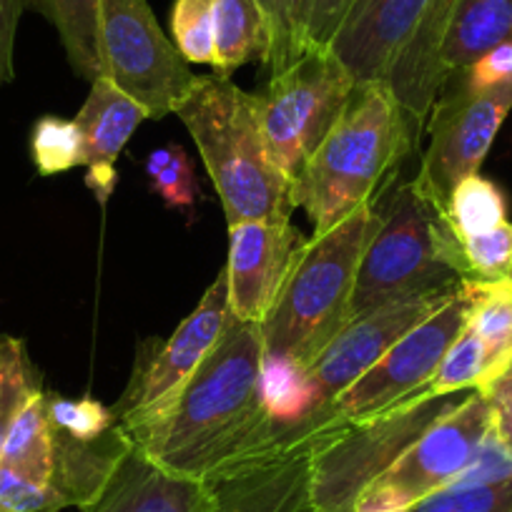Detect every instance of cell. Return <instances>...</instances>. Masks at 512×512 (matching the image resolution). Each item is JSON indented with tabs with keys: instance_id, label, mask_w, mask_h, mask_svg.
I'll return each instance as SVG.
<instances>
[{
	"instance_id": "cell-24",
	"label": "cell",
	"mask_w": 512,
	"mask_h": 512,
	"mask_svg": "<svg viewBox=\"0 0 512 512\" xmlns=\"http://www.w3.org/2000/svg\"><path fill=\"white\" fill-rule=\"evenodd\" d=\"M0 465L43 485H51L53 435L46 412V392H38L13 420L0 452Z\"/></svg>"
},
{
	"instance_id": "cell-20",
	"label": "cell",
	"mask_w": 512,
	"mask_h": 512,
	"mask_svg": "<svg viewBox=\"0 0 512 512\" xmlns=\"http://www.w3.org/2000/svg\"><path fill=\"white\" fill-rule=\"evenodd\" d=\"M146 118L149 113L144 111V106L126 96L116 83L108 81L106 76L96 78L86 103L73 118L83 134L86 166L116 164L123 146Z\"/></svg>"
},
{
	"instance_id": "cell-13",
	"label": "cell",
	"mask_w": 512,
	"mask_h": 512,
	"mask_svg": "<svg viewBox=\"0 0 512 512\" xmlns=\"http://www.w3.org/2000/svg\"><path fill=\"white\" fill-rule=\"evenodd\" d=\"M229 317V282L226 272H221L206 289L199 307L176 327L166 342L146 339L139 347L126 390L111 407L123 427L156 415L179 395L181 387L219 342Z\"/></svg>"
},
{
	"instance_id": "cell-8",
	"label": "cell",
	"mask_w": 512,
	"mask_h": 512,
	"mask_svg": "<svg viewBox=\"0 0 512 512\" xmlns=\"http://www.w3.org/2000/svg\"><path fill=\"white\" fill-rule=\"evenodd\" d=\"M490 432V397L472 390L364 487L354 502V512H405L445 490L475 462Z\"/></svg>"
},
{
	"instance_id": "cell-25",
	"label": "cell",
	"mask_w": 512,
	"mask_h": 512,
	"mask_svg": "<svg viewBox=\"0 0 512 512\" xmlns=\"http://www.w3.org/2000/svg\"><path fill=\"white\" fill-rule=\"evenodd\" d=\"M500 379L490 352L482 339L465 327L460 337L447 349L445 359L437 367L435 377L417 390V400H437V397L460 395V392H487Z\"/></svg>"
},
{
	"instance_id": "cell-34",
	"label": "cell",
	"mask_w": 512,
	"mask_h": 512,
	"mask_svg": "<svg viewBox=\"0 0 512 512\" xmlns=\"http://www.w3.org/2000/svg\"><path fill=\"white\" fill-rule=\"evenodd\" d=\"M46 412L48 422L56 430L68 432L81 440H91V437L103 435L111 430L118 422L113 410L101 405L93 397H81V400H66V397L56 395V392H46Z\"/></svg>"
},
{
	"instance_id": "cell-4",
	"label": "cell",
	"mask_w": 512,
	"mask_h": 512,
	"mask_svg": "<svg viewBox=\"0 0 512 512\" xmlns=\"http://www.w3.org/2000/svg\"><path fill=\"white\" fill-rule=\"evenodd\" d=\"M377 226V201H369L327 234L304 241L277 302L259 324L264 352L312 367L349 324L357 269Z\"/></svg>"
},
{
	"instance_id": "cell-12",
	"label": "cell",
	"mask_w": 512,
	"mask_h": 512,
	"mask_svg": "<svg viewBox=\"0 0 512 512\" xmlns=\"http://www.w3.org/2000/svg\"><path fill=\"white\" fill-rule=\"evenodd\" d=\"M430 111V146L415 184L445 211L447 196L465 176L480 174L497 131L512 111V83L472 88L452 73Z\"/></svg>"
},
{
	"instance_id": "cell-1",
	"label": "cell",
	"mask_w": 512,
	"mask_h": 512,
	"mask_svg": "<svg viewBox=\"0 0 512 512\" xmlns=\"http://www.w3.org/2000/svg\"><path fill=\"white\" fill-rule=\"evenodd\" d=\"M262 327L234 314L179 395L128 425L136 450L174 475L206 480L231 457L287 432L269 420L259 390Z\"/></svg>"
},
{
	"instance_id": "cell-21",
	"label": "cell",
	"mask_w": 512,
	"mask_h": 512,
	"mask_svg": "<svg viewBox=\"0 0 512 512\" xmlns=\"http://www.w3.org/2000/svg\"><path fill=\"white\" fill-rule=\"evenodd\" d=\"M510 41L512 0H460L437 58L442 86L452 73L467 68L482 53Z\"/></svg>"
},
{
	"instance_id": "cell-15",
	"label": "cell",
	"mask_w": 512,
	"mask_h": 512,
	"mask_svg": "<svg viewBox=\"0 0 512 512\" xmlns=\"http://www.w3.org/2000/svg\"><path fill=\"white\" fill-rule=\"evenodd\" d=\"M304 236L292 219L229 224V309L241 322L262 324L292 269Z\"/></svg>"
},
{
	"instance_id": "cell-17",
	"label": "cell",
	"mask_w": 512,
	"mask_h": 512,
	"mask_svg": "<svg viewBox=\"0 0 512 512\" xmlns=\"http://www.w3.org/2000/svg\"><path fill=\"white\" fill-rule=\"evenodd\" d=\"M83 512H211V490L204 480L164 470L134 447Z\"/></svg>"
},
{
	"instance_id": "cell-18",
	"label": "cell",
	"mask_w": 512,
	"mask_h": 512,
	"mask_svg": "<svg viewBox=\"0 0 512 512\" xmlns=\"http://www.w3.org/2000/svg\"><path fill=\"white\" fill-rule=\"evenodd\" d=\"M53 435V475L51 487L56 495L58 510L63 507H91L106 490L108 480L123 457L134 450V440L121 425V420L106 430L103 435L81 440L68 432L56 430L51 425Z\"/></svg>"
},
{
	"instance_id": "cell-37",
	"label": "cell",
	"mask_w": 512,
	"mask_h": 512,
	"mask_svg": "<svg viewBox=\"0 0 512 512\" xmlns=\"http://www.w3.org/2000/svg\"><path fill=\"white\" fill-rule=\"evenodd\" d=\"M304 0H277V16H274L272 56L269 66L272 73L284 71L299 58V26H302Z\"/></svg>"
},
{
	"instance_id": "cell-3",
	"label": "cell",
	"mask_w": 512,
	"mask_h": 512,
	"mask_svg": "<svg viewBox=\"0 0 512 512\" xmlns=\"http://www.w3.org/2000/svg\"><path fill=\"white\" fill-rule=\"evenodd\" d=\"M176 116L189 128L229 224L292 219V184L269 156L259 93L199 76Z\"/></svg>"
},
{
	"instance_id": "cell-27",
	"label": "cell",
	"mask_w": 512,
	"mask_h": 512,
	"mask_svg": "<svg viewBox=\"0 0 512 512\" xmlns=\"http://www.w3.org/2000/svg\"><path fill=\"white\" fill-rule=\"evenodd\" d=\"M467 327L482 339L502 377L512 367V282H475Z\"/></svg>"
},
{
	"instance_id": "cell-43",
	"label": "cell",
	"mask_w": 512,
	"mask_h": 512,
	"mask_svg": "<svg viewBox=\"0 0 512 512\" xmlns=\"http://www.w3.org/2000/svg\"><path fill=\"white\" fill-rule=\"evenodd\" d=\"M500 379H505V382H512V367L510 369H507V372L505 374H502V377Z\"/></svg>"
},
{
	"instance_id": "cell-30",
	"label": "cell",
	"mask_w": 512,
	"mask_h": 512,
	"mask_svg": "<svg viewBox=\"0 0 512 512\" xmlns=\"http://www.w3.org/2000/svg\"><path fill=\"white\" fill-rule=\"evenodd\" d=\"M31 154L33 164L43 176H56L76 169V166H86L81 128L73 118H38L31 136Z\"/></svg>"
},
{
	"instance_id": "cell-16",
	"label": "cell",
	"mask_w": 512,
	"mask_h": 512,
	"mask_svg": "<svg viewBox=\"0 0 512 512\" xmlns=\"http://www.w3.org/2000/svg\"><path fill=\"white\" fill-rule=\"evenodd\" d=\"M430 0H354L327 51L354 83L387 81Z\"/></svg>"
},
{
	"instance_id": "cell-39",
	"label": "cell",
	"mask_w": 512,
	"mask_h": 512,
	"mask_svg": "<svg viewBox=\"0 0 512 512\" xmlns=\"http://www.w3.org/2000/svg\"><path fill=\"white\" fill-rule=\"evenodd\" d=\"M26 0H0V83L13 81V48Z\"/></svg>"
},
{
	"instance_id": "cell-7",
	"label": "cell",
	"mask_w": 512,
	"mask_h": 512,
	"mask_svg": "<svg viewBox=\"0 0 512 512\" xmlns=\"http://www.w3.org/2000/svg\"><path fill=\"white\" fill-rule=\"evenodd\" d=\"M354 88V78L329 51L304 53L292 66L272 73L259 93L262 131L274 166L289 184L327 139Z\"/></svg>"
},
{
	"instance_id": "cell-33",
	"label": "cell",
	"mask_w": 512,
	"mask_h": 512,
	"mask_svg": "<svg viewBox=\"0 0 512 512\" xmlns=\"http://www.w3.org/2000/svg\"><path fill=\"white\" fill-rule=\"evenodd\" d=\"M465 279L472 282H502L512 269V224L492 226L482 234L462 239Z\"/></svg>"
},
{
	"instance_id": "cell-2",
	"label": "cell",
	"mask_w": 512,
	"mask_h": 512,
	"mask_svg": "<svg viewBox=\"0 0 512 512\" xmlns=\"http://www.w3.org/2000/svg\"><path fill=\"white\" fill-rule=\"evenodd\" d=\"M415 128L384 81L359 83L342 116L292 181V204L327 234L374 201V191L415 144Z\"/></svg>"
},
{
	"instance_id": "cell-6",
	"label": "cell",
	"mask_w": 512,
	"mask_h": 512,
	"mask_svg": "<svg viewBox=\"0 0 512 512\" xmlns=\"http://www.w3.org/2000/svg\"><path fill=\"white\" fill-rule=\"evenodd\" d=\"M455 397H407L395 410L357 425L334 420L312 457L317 512H354V502L364 487L382 475L432 422L450 412L460 402Z\"/></svg>"
},
{
	"instance_id": "cell-11",
	"label": "cell",
	"mask_w": 512,
	"mask_h": 512,
	"mask_svg": "<svg viewBox=\"0 0 512 512\" xmlns=\"http://www.w3.org/2000/svg\"><path fill=\"white\" fill-rule=\"evenodd\" d=\"M472 304H475V282L462 279L460 287L437 312L412 327L400 342L392 344L372 369H367L349 390L334 400L332 415L339 422L357 425L395 410L402 400L422 390L435 377L447 349L467 327Z\"/></svg>"
},
{
	"instance_id": "cell-5",
	"label": "cell",
	"mask_w": 512,
	"mask_h": 512,
	"mask_svg": "<svg viewBox=\"0 0 512 512\" xmlns=\"http://www.w3.org/2000/svg\"><path fill=\"white\" fill-rule=\"evenodd\" d=\"M377 209L379 226L359 262L349 322L382 304L465 279L462 241L415 179L392 189Z\"/></svg>"
},
{
	"instance_id": "cell-40",
	"label": "cell",
	"mask_w": 512,
	"mask_h": 512,
	"mask_svg": "<svg viewBox=\"0 0 512 512\" xmlns=\"http://www.w3.org/2000/svg\"><path fill=\"white\" fill-rule=\"evenodd\" d=\"M485 395L492 402V432L512 452V382L497 379Z\"/></svg>"
},
{
	"instance_id": "cell-44",
	"label": "cell",
	"mask_w": 512,
	"mask_h": 512,
	"mask_svg": "<svg viewBox=\"0 0 512 512\" xmlns=\"http://www.w3.org/2000/svg\"><path fill=\"white\" fill-rule=\"evenodd\" d=\"M507 282H512V269H510V274H507Z\"/></svg>"
},
{
	"instance_id": "cell-41",
	"label": "cell",
	"mask_w": 512,
	"mask_h": 512,
	"mask_svg": "<svg viewBox=\"0 0 512 512\" xmlns=\"http://www.w3.org/2000/svg\"><path fill=\"white\" fill-rule=\"evenodd\" d=\"M116 181H118V174H116V166L113 164L88 166L86 184H88V189L98 196V201H101V204H106L108 196L113 194V189H116Z\"/></svg>"
},
{
	"instance_id": "cell-26",
	"label": "cell",
	"mask_w": 512,
	"mask_h": 512,
	"mask_svg": "<svg viewBox=\"0 0 512 512\" xmlns=\"http://www.w3.org/2000/svg\"><path fill=\"white\" fill-rule=\"evenodd\" d=\"M259 390H262V402L269 420L284 430H297L304 420L314 415L307 367L294 359L264 352Z\"/></svg>"
},
{
	"instance_id": "cell-36",
	"label": "cell",
	"mask_w": 512,
	"mask_h": 512,
	"mask_svg": "<svg viewBox=\"0 0 512 512\" xmlns=\"http://www.w3.org/2000/svg\"><path fill=\"white\" fill-rule=\"evenodd\" d=\"M149 179L151 189L164 199L166 206H171V209H191L194 206L196 191H199L196 189L194 166H191L189 154L179 144H174L169 164Z\"/></svg>"
},
{
	"instance_id": "cell-32",
	"label": "cell",
	"mask_w": 512,
	"mask_h": 512,
	"mask_svg": "<svg viewBox=\"0 0 512 512\" xmlns=\"http://www.w3.org/2000/svg\"><path fill=\"white\" fill-rule=\"evenodd\" d=\"M405 512H512V477L480 485H450Z\"/></svg>"
},
{
	"instance_id": "cell-29",
	"label": "cell",
	"mask_w": 512,
	"mask_h": 512,
	"mask_svg": "<svg viewBox=\"0 0 512 512\" xmlns=\"http://www.w3.org/2000/svg\"><path fill=\"white\" fill-rule=\"evenodd\" d=\"M38 392H43L41 372L28 357L26 342L0 337V452L13 420Z\"/></svg>"
},
{
	"instance_id": "cell-19",
	"label": "cell",
	"mask_w": 512,
	"mask_h": 512,
	"mask_svg": "<svg viewBox=\"0 0 512 512\" xmlns=\"http://www.w3.org/2000/svg\"><path fill=\"white\" fill-rule=\"evenodd\" d=\"M457 6H460V0H430L427 3V11L417 26L415 36L410 38V43L400 53L390 76L384 81L395 93L402 111L407 113L417 136H420L422 123L430 116L432 103L442 88L437 58H440V48L445 43L447 31H450Z\"/></svg>"
},
{
	"instance_id": "cell-35",
	"label": "cell",
	"mask_w": 512,
	"mask_h": 512,
	"mask_svg": "<svg viewBox=\"0 0 512 512\" xmlns=\"http://www.w3.org/2000/svg\"><path fill=\"white\" fill-rule=\"evenodd\" d=\"M354 0H304L299 26V58L304 53L327 51Z\"/></svg>"
},
{
	"instance_id": "cell-14",
	"label": "cell",
	"mask_w": 512,
	"mask_h": 512,
	"mask_svg": "<svg viewBox=\"0 0 512 512\" xmlns=\"http://www.w3.org/2000/svg\"><path fill=\"white\" fill-rule=\"evenodd\" d=\"M457 287L460 282L452 287L435 289V292L412 294V297L382 304V307L352 319L307 369L314 397V415L332 412L334 400L344 390H349L367 369H372L392 344L400 342L412 327L437 312Z\"/></svg>"
},
{
	"instance_id": "cell-23",
	"label": "cell",
	"mask_w": 512,
	"mask_h": 512,
	"mask_svg": "<svg viewBox=\"0 0 512 512\" xmlns=\"http://www.w3.org/2000/svg\"><path fill=\"white\" fill-rule=\"evenodd\" d=\"M51 21L76 76L96 81L103 76L101 0H26Z\"/></svg>"
},
{
	"instance_id": "cell-38",
	"label": "cell",
	"mask_w": 512,
	"mask_h": 512,
	"mask_svg": "<svg viewBox=\"0 0 512 512\" xmlns=\"http://www.w3.org/2000/svg\"><path fill=\"white\" fill-rule=\"evenodd\" d=\"M457 76L472 88H492L502 86V83H512V41L500 43V46L482 53L477 61L457 71Z\"/></svg>"
},
{
	"instance_id": "cell-42",
	"label": "cell",
	"mask_w": 512,
	"mask_h": 512,
	"mask_svg": "<svg viewBox=\"0 0 512 512\" xmlns=\"http://www.w3.org/2000/svg\"><path fill=\"white\" fill-rule=\"evenodd\" d=\"M259 6H262L264 13H267L269 26H272V33H274V16H277V0H259Z\"/></svg>"
},
{
	"instance_id": "cell-9",
	"label": "cell",
	"mask_w": 512,
	"mask_h": 512,
	"mask_svg": "<svg viewBox=\"0 0 512 512\" xmlns=\"http://www.w3.org/2000/svg\"><path fill=\"white\" fill-rule=\"evenodd\" d=\"M103 76L149 118L176 113L196 78L146 0H101Z\"/></svg>"
},
{
	"instance_id": "cell-31",
	"label": "cell",
	"mask_w": 512,
	"mask_h": 512,
	"mask_svg": "<svg viewBox=\"0 0 512 512\" xmlns=\"http://www.w3.org/2000/svg\"><path fill=\"white\" fill-rule=\"evenodd\" d=\"M171 36L186 63L214 68V3L211 0H176L171 8Z\"/></svg>"
},
{
	"instance_id": "cell-22",
	"label": "cell",
	"mask_w": 512,
	"mask_h": 512,
	"mask_svg": "<svg viewBox=\"0 0 512 512\" xmlns=\"http://www.w3.org/2000/svg\"><path fill=\"white\" fill-rule=\"evenodd\" d=\"M214 3L216 58L214 76L229 78L244 63H269L272 26L259 0H211Z\"/></svg>"
},
{
	"instance_id": "cell-28",
	"label": "cell",
	"mask_w": 512,
	"mask_h": 512,
	"mask_svg": "<svg viewBox=\"0 0 512 512\" xmlns=\"http://www.w3.org/2000/svg\"><path fill=\"white\" fill-rule=\"evenodd\" d=\"M445 219L457 239H470L507 221L505 194L485 176H465L447 196Z\"/></svg>"
},
{
	"instance_id": "cell-10",
	"label": "cell",
	"mask_w": 512,
	"mask_h": 512,
	"mask_svg": "<svg viewBox=\"0 0 512 512\" xmlns=\"http://www.w3.org/2000/svg\"><path fill=\"white\" fill-rule=\"evenodd\" d=\"M337 417L317 415L216 467L206 485L211 512H317L312 457Z\"/></svg>"
}]
</instances>
